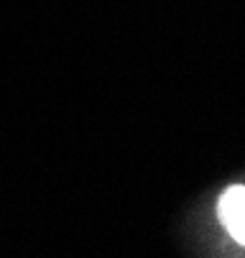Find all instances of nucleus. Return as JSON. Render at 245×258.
I'll use <instances>...</instances> for the list:
<instances>
[{
  "label": "nucleus",
  "mask_w": 245,
  "mask_h": 258,
  "mask_svg": "<svg viewBox=\"0 0 245 258\" xmlns=\"http://www.w3.org/2000/svg\"><path fill=\"white\" fill-rule=\"evenodd\" d=\"M220 220L227 233L245 245V187H230L220 197Z\"/></svg>",
  "instance_id": "nucleus-1"
}]
</instances>
